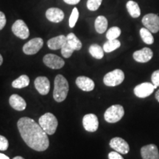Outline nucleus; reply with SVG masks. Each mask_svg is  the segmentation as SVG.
Returning <instances> with one entry per match:
<instances>
[{
	"label": "nucleus",
	"mask_w": 159,
	"mask_h": 159,
	"mask_svg": "<svg viewBox=\"0 0 159 159\" xmlns=\"http://www.w3.org/2000/svg\"><path fill=\"white\" fill-rule=\"evenodd\" d=\"M17 127L21 138L29 148L39 152H43L49 148L47 133L33 119L22 117L18 121Z\"/></svg>",
	"instance_id": "nucleus-1"
},
{
	"label": "nucleus",
	"mask_w": 159,
	"mask_h": 159,
	"mask_svg": "<svg viewBox=\"0 0 159 159\" xmlns=\"http://www.w3.org/2000/svg\"><path fill=\"white\" fill-rule=\"evenodd\" d=\"M69 83L63 75H57L54 81L53 97L57 102H61L66 98L69 92Z\"/></svg>",
	"instance_id": "nucleus-2"
},
{
	"label": "nucleus",
	"mask_w": 159,
	"mask_h": 159,
	"mask_svg": "<svg viewBox=\"0 0 159 159\" xmlns=\"http://www.w3.org/2000/svg\"><path fill=\"white\" fill-rule=\"evenodd\" d=\"M39 123L47 135L54 134L58 125L57 118L51 113H46L42 115L39 119Z\"/></svg>",
	"instance_id": "nucleus-3"
},
{
	"label": "nucleus",
	"mask_w": 159,
	"mask_h": 159,
	"mask_svg": "<svg viewBox=\"0 0 159 159\" xmlns=\"http://www.w3.org/2000/svg\"><path fill=\"white\" fill-rule=\"evenodd\" d=\"M125 114L124 108L120 105H114L105 111L104 118L107 122L116 123L120 121Z\"/></svg>",
	"instance_id": "nucleus-4"
},
{
	"label": "nucleus",
	"mask_w": 159,
	"mask_h": 159,
	"mask_svg": "<svg viewBox=\"0 0 159 159\" xmlns=\"http://www.w3.org/2000/svg\"><path fill=\"white\" fill-rule=\"evenodd\" d=\"M125 80V74L121 69H115L105 75L103 78L104 84L107 86H116L120 85Z\"/></svg>",
	"instance_id": "nucleus-5"
},
{
	"label": "nucleus",
	"mask_w": 159,
	"mask_h": 159,
	"mask_svg": "<svg viewBox=\"0 0 159 159\" xmlns=\"http://www.w3.org/2000/svg\"><path fill=\"white\" fill-rule=\"evenodd\" d=\"M143 25L152 33L159 31V16L154 13H148L142 19Z\"/></svg>",
	"instance_id": "nucleus-6"
},
{
	"label": "nucleus",
	"mask_w": 159,
	"mask_h": 159,
	"mask_svg": "<svg viewBox=\"0 0 159 159\" xmlns=\"http://www.w3.org/2000/svg\"><path fill=\"white\" fill-rule=\"evenodd\" d=\"M43 41L41 38H35L31 39L23 46V52L26 55H32L36 54L42 48Z\"/></svg>",
	"instance_id": "nucleus-7"
},
{
	"label": "nucleus",
	"mask_w": 159,
	"mask_h": 159,
	"mask_svg": "<svg viewBox=\"0 0 159 159\" xmlns=\"http://www.w3.org/2000/svg\"><path fill=\"white\" fill-rule=\"evenodd\" d=\"M12 32L16 36L21 39H27L30 35V31L27 25L23 20L16 21L12 26Z\"/></svg>",
	"instance_id": "nucleus-8"
},
{
	"label": "nucleus",
	"mask_w": 159,
	"mask_h": 159,
	"mask_svg": "<svg viewBox=\"0 0 159 159\" xmlns=\"http://www.w3.org/2000/svg\"><path fill=\"white\" fill-rule=\"evenodd\" d=\"M43 62L49 68L52 69H59L63 67L65 64L64 61L54 54H47L43 58Z\"/></svg>",
	"instance_id": "nucleus-9"
},
{
	"label": "nucleus",
	"mask_w": 159,
	"mask_h": 159,
	"mask_svg": "<svg viewBox=\"0 0 159 159\" xmlns=\"http://www.w3.org/2000/svg\"><path fill=\"white\" fill-rule=\"evenodd\" d=\"M155 86L151 83H143L134 88V94L139 98H145L153 93Z\"/></svg>",
	"instance_id": "nucleus-10"
},
{
	"label": "nucleus",
	"mask_w": 159,
	"mask_h": 159,
	"mask_svg": "<svg viewBox=\"0 0 159 159\" xmlns=\"http://www.w3.org/2000/svg\"><path fill=\"white\" fill-rule=\"evenodd\" d=\"M110 147L115 151L121 154H128L130 151V147L126 141L119 137H115L110 141Z\"/></svg>",
	"instance_id": "nucleus-11"
},
{
	"label": "nucleus",
	"mask_w": 159,
	"mask_h": 159,
	"mask_svg": "<svg viewBox=\"0 0 159 159\" xmlns=\"http://www.w3.org/2000/svg\"><path fill=\"white\" fill-rule=\"evenodd\" d=\"M83 128L88 132H95L99 128L98 118L94 114L85 115L83 119Z\"/></svg>",
	"instance_id": "nucleus-12"
},
{
	"label": "nucleus",
	"mask_w": 159,
	"mask_h": 159,
	"mask_svg": "<svg viewBox=\"0 0 159 159\" xmlns=\"http://www.w3.org/2000/svg\"><path fill=\"white\" fill-rule=\"evenodd\" d=\"M141 155L143 159H159L158 149L156 144L145 145L141 149Z\"/></svg>",
	"instance_id": "nucleus-13"
},
{
	"label": "nucleus",
	"mask_w": 159,
	"mask_h": 159,
	"mask_svg": "<svg viewBox=\"0 0 159 159\" xmlns=\"http://www.w3.org/2000/svg\"><path fill=\"white\" fill-rule=\"evenodd\" d=\"M35 87L38 92L41 95H47L50 89V83L49 79L46 77H38L35 80Z\"/></svg>",
	"instance_id": "nucleus-14"
},
{
	"label": "nucleus",
	"mask_w": 159,
	"mask_h": 159,
	"mask_svg": "<svg viewBox=\"0 0 159 159\" xmlns=\"http://www.w3.org/2000/svg\"><path fill=\"white\" fill-rule=\"evenodd\" d=\"M153 52L148 47H144L141 50L136 51L133 55L134 59L139 63H147L152 58Z\"/></svg>",
	"instance_id": "nucleus-15"
},
{
	"label": "nucleus",
	"mask_w": 159,
	"mask_h": 159,
	"mask_svg": "<svg viewBox=\"0 0 159 159\" xmlns=\"http://www.w3.org/2000/svg\"><path fill=\"white\" fill-rule=\"evenodd\" d=\"M46 17L51 22L59 23L64 19V13L57 7H50L46 11Z\"/></svg>",
	"instance_id": "nucleus-16"
},
{
	"label": "nucleus",
	"mask_w": 159,
	"mask_h": 159,
	"mask_svg": "<svg viewBox=\"0 0 159 159\" xmlns=\"http://www.w3.org/2000/svg\"><path fill=\"white\" fill-rule=\"evenodd\" d=\"M76 85L81 90L84 91H91L94 90L95 84L91 78L85 76H80L76 79Z\"/></svg>",
	"instance_id": "nucleus-17"
},
{
	"label": "nucleus",
	"mask_w": 159,
	"mask_h": 159,
	"mask_svg": "<svg viewBox=\"0 0 159 159\" xmlns=\"http://www.w3.org/2000/svg\"><path fill=\"white\" fill-rule=\"evenodd\" d=\"M9 103L12 108L18 111H22L27 107L25 99L18 94H12L9 98Z\"/></svg>",
	"instance_id": "nucleus-18"
},
{
	"label": "nucleus",
	"mask_w": 159,
	"mask_h": 159,
	"mask_svg": "<svg viewBox=\"0 0 159 159\" xmlns=\"http://www.w3.org/2000/svg\"><path fill=\"white\" fill-rule=\"evenodd\" d=\"M67 42L66 36L63 35H58L57 37H54L52 39H49L47 41V46L50 49L52 50H57V49H61L63 46Z\"/></svg>",
	"instance_id": "nucleus-19"
},
{
	"label": "nucleus",
	"mask_w": 159,
	"mask_h": 159,
	"mask_svg": "<svg viewBox=\"0 0 159 159\" xmlns=\"http://www.w3.org/2000/svg\"><path fill=\"white\" fill-rule=\"evenodd\" d=\"M95 30L99 34H102L108 28V20L103 16H99L95 20Z\"/></svg>",
	"instance_id": "nucleus-20"
},
{
	"label": "nucleus",
	"mask_w": 159,
	"mask_h": 159,
	"mask_svg": "<svg viewBox=\"0 0 159 159\" xmlns=\"http://www.w3.org/2000/svg\"><path fill=\"white\" fill-rule=\"evenodd\" d=\"M126 7L127 9H128L129 14H130L133 18H138L140 16V7H139L138 3L136 2L130 0V1H128V2H127Z\"/></svg>",
	"instance_id": "nucleus-21"
},
{
	"label": "nucleus",
	"mask_w": 159,
	"mask_h": 159,
	"mask_svg": "<svg viewBox=\"0 0 159 159\" xmlns=\"http://www.w3.org/2000/svg\"><path fill=\"white\" fill-rule=\"evenodd\" d=\"M30 84V78L27 75H23L13 81L12 86L15 89H23L28 86Z\"/></svg>",
	"instance_id": "nucleus-22"
},
{
	"label": "nucleus",
	"mask_w": 159,
	"mask_h": 159,
	"mask_svg": "<svg viewBox=\"0 0 159 159\" xmlns=\"http://www.w3.org/2000/svg\"><path fill=\"white\" fill-rule=\"evenodd\" d=\"M89 51L91 56L96 59H102L103 56H104L103 48H102L99 45L97 44V43H94V44L91 45L89 49Z\"/></svg>",
	"instance_id": "nucleus-23"
},
{
	"label": "nucleus",
	"mask_w": 159,
	"mask_h": 159,
	"mask_svg": "<svg viewBox=\"0 0 159 159\" xmlns=\"http://www.w3.org/2000/svg\"><path fill=\"white\" fill-rule=\"evenodd\" d=\"M67 38V42L70 47L72 49H74L75 50H80L82 48V43L80 40L77 39V37L75 35L74 33H71L68 34L66 36Z\"/></svg>",
	"instance_id": "nucleus-24"
},
{
	"label": "nucleus",
	"mask_w": 159,
	"mask_h": 159,
	"mask_svg": "<svg viewBox=\"0 0 159 159\" xmlns=\"http://www.w3.org/2000/svg\"><path fill=\"white\" fill-rule=\"evenodd\" d=\"M121 43L120 41H118L117 39L115 40H108V41H106L103 45V50L105 52L109 53L111 52L116 50V49H118L120 47Z\"/></svg>",
	"instance_id": "nucleus-25"
},
{
	"label": "nucleus",
	"mask_w": 159,
	"mask_h": 159,
	"mask_svg": "<svg viewBox=\"0 0 159 159\" xmlns=\"http://www.w3.org/2000/svg\"><path fill=\"white\" fill-rule=\"evenodd\" d=\"M140 35L142 41L147 44H152L154 42V38L152 36V33L146 28L143 27L140 30Z\"/></svg>",
	"instance_id": "nucleus-26"
},
{
	"label": "nucleus",
	"mask_w": 159,
	"mask_h": 159,
	"mask_svg": "<svg viewBox=\"0 0 159 159\" xmlns=\"http://www.w3.org/2000/svg\"><path fill=\"white\" fill-rule=\"evenodd\" d=\"M121 35V30L118 27H112L108 30L106 33V38L108 40H115Z\"/></svg>",
	"instance_id": "nucleus-27"
},
{
	"label": "nucleus",
	"mask_w": 159,
	"mask_h": 159,
	"mask_svg": "<svg viewBox=\"0 0 159 159\" xmlns=\"http://www.w3.org/2000/svg\"><path fill=\"white\" fill-rule=\"evenodd\" d=\"M78 18H79L78 10H77V7H75V8L72 10V12H71V14L70 16V17H69V25L71 28H73V27L75 26V25H76Z\"/></svg>",
	"instance_id": "nucleus-28"
},
{
	"label": "nucleus",
	"mask_w": 159,
	"mask_h": 159,
	"mask_svg": "<svg viewBox=\"0 0 159 159\" xmlns=\"http://www.w3.org/2000/svg\"><path fill=\"white\" fill-rule=\"evenodd\" d=\"M61 49V54H62V55L65 57V58H69V57H70L71 56V55H72V53L74 52L75 51V49L71 48L70 45L68 43V42L66 43Z\"/></svg>",
	"instance_id": "nucleus-29"
},
{
	"label": "nucleus",
	"mask_w": 159,
	"mask_h": 159,
	"mask_svg": "<svg viewBox=\"0 0 159 159\" xmlns=\"http://www.w3.org/2000/svg\"><path fill=\"white\" fill-rule=\"evenodd\" d=\"M102 0H88L87 2V7L89 11H95L99 9L102 4Z\"/></svg>",
	"instance_id": "nucleus-30"
},
{
	"label": "nucleus",
	"mask_w": 159,
	"mask_h": 159,
	"mask_svg": "<svg viewBox=\"0 0 159 159\" xmlns=\"http://www.w3.org/2000/svg\"><path fill=\"white\" fill-rule=\"evenodd\" d=\"M9 146L8 140L5 136L0 135V150L5 151L7 150Z\"/></svg>",
	"instance_id": "nucleus-31"
},
{
	"label": "nucleus",
	"mask_w": 159,
	"mask_h": 159,
	"mask_svg": "<svg viewBox=\"0 0 159 159\" xmlns=\"http://www.w3.org/2000/svg\"><path fill=\"white\" fill-rule=\"evenodd\" d=\"M151 80H152V83L156 86H159V69L158 70L155 71L152 73V77H151Z\"/></svg>",
	"instance_id": "nucleus-32"
},
{
	"label": "nucleus",
	"mask_w": 159,
	"mask_h": 159,
	"mask_svg": "<svg viewBox=\"0 0 159 159\" xmlns=\"http://www.w3.org/2000/svg\"><path fill=\"white\" fill-rule=\"evenodd\" d=\"M6 21H7V20H6L5 13L3 12L0 11V30H2L5 27Z\"/></svg>",
	"instance_id": "nucleus-33"
},
{
	"label": "nucleus",
	"mask_w": 159,
	"mask_h": 159,
	"mask_svg": "<svg viewBox=\"0 0 159 159\" xmlns=\"http://www.w3.org/2000/svg\"><path fill=\"white\" fill-rule=\"evenodd\" d=\"M108 159H124V158L116 151H113L108 154Z\"/></svg>",
	"instance_id": "nucleus-34"
},
{
	"label": "nucleus",
	"mask_w": 159,
	"mask_h": 159,
	"mask_svg": "<svg viewBox=\"0 0 159 159\" xmlns=\"http://www.w3.org/2000/svg\"><path fill=\"white\" fill-rule=\"evenodd\" d=\"M63 1H64L66 4H69V5H75L78 4L80 0H63Z\"/></svg>",
	"instance_id": "nucleus-35"
},
{
	"label": "nucleus",
	"mask_w": 159,
	"mask_h": 159,
	"mask_svg": "<svg viewBox=\"0 0 159 159\" xmlns=\"http://www.w3.org/2000/svg\"><path fill=\"white\" fill-rule=\"evenodd\" d=\"M0 159H10V158L5 154L0 153Z\"/></svg>",
	"instance_id": "nucleus-36"
},
{
	"label": "nucleus",
	"mask_w": 159,
	"mask_h": 159,
	"mask_svg": "<svg viewBox=\"0 0 159 159\" xmlns=\"http://www.w3.org/2000/svg\"><path fill=\"white\" fill-rule=\"evenodd\" d=\"M156 100L158 101V102H159V89L158 91H156Z\"/></svg>",
	"instance_id": "nucleus-37"
},
{
	"label": "nucleus",
	"mask_w": 159,
	"mask_h": 159,
	"mask_svg": "<svg viewBox=\"0 0 159 159\" xmlns=\"http://www.w3.org/2000/svg\"><path fill=\"white\" fill-rule=\"evenodd\" d=\"M2 63H3V57L2 56V55L0 54V66L2 64Z\"/></svg>",
	"instance_id": "nucleus-38"
},
{
	"label": "nucleus",
	"mask_w": 159,
	"mask_h": 159,
	"mask_svg": "<svg viewBox=\"0 0 159 159\" xmlns=\"http://www.w3.org/2000/svg\"><path fill=\"white\" fill-rule=\"evenodd\" d=\"M13 159H25V158H24L23 157H21V156H16Z\"/></svg>",
	"instance_id": "nucleus-39"
}]
</instances>
